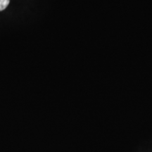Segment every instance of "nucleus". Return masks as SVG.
<instances>
[{
  "instance_id": "f257e3e1",
  "label": "nucleus",
  "mask_w": 152,
  "mask_h": 152,
  "mask_svg": "<svg viewBox=\"0 0 152 152\" xmlns=\"http://www.w3.org/2000/svg\"><path fill=\"white\" fill-rule=\"evenodd\" d=\"M10 0H0V11H2L8 7Z\"/></svg>"
}]
</instances>
